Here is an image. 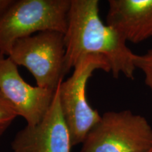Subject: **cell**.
Returning <instances> with one entry per match:
<instances>
[{
    "instance_id": "5",
    "label": "cell",
    "mask_w": 152,
    "mask_h": 152,
    "mask_svg": "<svg viewBox=\"0 0 152 152\" xmlns=\"http://www.w3.org/2000/svg\"><path fill=\"white\" fill-rule=\"evenodd\" d=\"M17 66L26 68L37 86L52 91L64 77V34L44 31L18 39L9 56Z\"/></svg>"
},
{
    "instance_id": "8",
    "label": "cell",
    "mask_w": 152,
    "mask_h": 152,
    "mask_svg": "<svg viewBox=\"0 0 152 152\" xmlns=\"http://www.w3.org/2000/svg\"><path fill=\"white\" fill-rule=\"evenodd\" d=\"M106 24L127 42L147 40L152 37V0H109Z\"/></svg>"
},
{
    "instance_id": "4",
    "label": "cell",
    "mask_w": 152,
    "mask_h": 152,
    "mask_svg": "<svg viewBox=\"0 0 152 152\" xmlns=\"http://www.w3.org/2000/svg\"><path fill=\"white\" fill-rule=\"evenodd\" d=\"M152 127L130 110L108 111L87 136L80 152H149Z\"/></svg>"
},
{
    "instance_id": "3",
    "label": "cell",
    "mask_w": 152,
    "mask_h": 152,
    "mask_svg": "<svg viewBox=\"0 0 152 152\" xmlns=\"http://www.w3.org/2000/svg\"><path fill=\"white\" fill-rule=\"evenodd\" d=\"M73 73L58 85L61 111L69 130L72 146L83 144L102 115L92 108L86 97V86L96 70L111 73L107 59L102 55L90 54L80 61Z\"/></svg>"
},
{
    "instance_id": "12",
    "label": "cell",
    "mask_w": 152,
    "mask_h": 152,
    "mask_svg": "<svg viewBox=\"0 0 152 152\" xmlns=\"http://www.w3.org/2000/svg\"><path fill=\"white\" fill-rule=\"evenodd\" d=\"M149 152H152V148H151V150H150V151H149Z\"/></svg>"
},
{
    "instance_id": "9",
    "label": "cell",
    "mask_w": 152,
    "mask_h": 152,
    "mask_svg": "<svg viewBox=\"0 0 152 152\" xmlns=\"http://www.w3.org/2000/svg\"><path fill=\"white\" fill-rule=\"evenodd\" d=\"M17 116L14 107L0 92V138Z\"/></svg>"
},
{
    "instance_id": "6",
    "label": "cell",
    "mask_w": 152,
    "mask_h": 152,
    "mask_svg": "<svg viewBox=\"0 0 152 152\" xmlns=\"http://www.w3.org/2000/svg\"><path fill=\"white\" fill-rule=\"evenodd\" d=\"M0 92L14 107L18 116L33 126L45 116L52 104L55 91L33 87L19 73L18 66L0 53Z\"/></svg>"
},
{
    "instance_id": "10",
    "label": "cell",
    "mask_w": 152,
    "mask_h": 152,
    "mask_svg": "<svg viewBox=\"0 0 152 152\" xmlns=\"http://www.w3.org/2000/svg\"><path fill=\"white\" fill-rule=\"evenodd\" d=\"M134 66L144 74V83L152 92V49L144 54H136L134 59Z\"/></svg>"
},
{
    "instance_id": "11",
    "label": "cell",
    "mask_w": 152,
    "mask_h": 152,
    "mask_svg": "<svg viewBox=\"0 0 152 152\" xmlns=\"http://www.w3.org/2000/svg\"><path fill=\"white\" fill-rule=\"evenodd\" d=\"M14 2V0H0V18L7 12Z\"/></svg>"
},
{
    "instance_id": "7",
    "label": "cell",
    "mask_w": 152,
    "mask_h": 152,
    "mask_svg": "<svg viewBox=\"0 0 152 152\" xmlns=\"http://www.w3.org/2000/svg\"><path fill=\"white\" fill-rule=\"evenodd\" d=\"M71 135L61 107L58 87L48 111L38 124L26 125L11 142L14 152H71Z\"/></svg>"
},
{
    "instance_id": "2",
    "label": "cell",
    "mask_w": 152,
    "mask_h": 152,
    "mask_svg": "<svg viewBox=\"0 0 152 152\" xmlns=\"http://www.w3.org/2000/svg\"><path fill=\"white\" fill-rule=\"evenodd\" d=\"M71 0H18L0 18V53L9 56L14 43L44 31L65 34Z\"/></svg>"
},
{
    "instance_id": "1",
    "label": "cell",
    "mask_w": 152,
    "mask_h": 152,
    "mask_svg": "<svg viewBox=\"0 0 152 152\" xmlns=\"http://www.w3.org/2000/svg\"><path fill=\"white\" fill-rule=\"evenodd\" d=\"M64 43V75L85 56L99 54L109 61L113 77L123 74L134 79L135 54L122 35L100 18L98 0H71Z\"/></svg>"
}]
</instances>
